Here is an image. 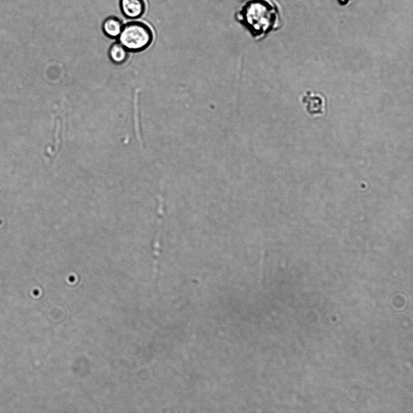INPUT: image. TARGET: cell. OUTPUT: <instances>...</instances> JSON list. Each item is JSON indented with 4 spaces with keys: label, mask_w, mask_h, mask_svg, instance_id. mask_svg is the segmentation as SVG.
Returning a JSON list of instances; mask_svg holds the SVG:
<instances>
[{
    "label": "cell",
    "mask_w": 413,
    "mask_h": 413,
    "mask_svg": "<svg viewBox=\"0 0 413 413\" xmlns=\"http://www.w3.org/2000/svg\"><path fill=\"white\" fill-rule=\"evenodd\" d=\"M128 52L127 49L119 42L113 43L108 51V56L113 64L116 65H122L127 62L128 58Z\"/></svg>",
    "instance_id": "cell-6"
},
{
    "label": "cell",
    "mask_w": 413,
    "mask_h": 413,
    "mask_svg": "<svg viewBox=\"0 0 413 413\" xmlns=\"http://www.w3.org/2000/svg\"><path fill=\"white\" fill-rule=\"evenodd\" d=\"M237 16L240 23L257 40L264 38L273 31L278 17L275 7L267 0H250Z\"/></svg>",
    "instance_id": "cell-1"
},
{
    "label": "cell",
    "mask_w": 413,
    "mask_h": 413,
    "mask_svg": "<svg viewBox=\"0 0 413 413\" xmlns=\"http://www.w3.org/2000/svg\"><path fill=\"white\" fill-rule=\"evenodd\" d=\"M326 101L320 93L308 91L303 96L302 103L311 116H321L325 113Z\"/></svg>",
    "instance_id": "cell-3"
},
{
    "label": "cell",
    "mask_w": 413,
    "mask_h": 413,
    "mask_svg": "<svg viewBox=\"0 0 413 413\" xmlns=\"http://www.w3.org/2000/svg\"><path fill=\"white\" fill-rule=\"evenodd\" d=\"M122 21L118 17L110 16L103 21L102 29L103 34L111 39L118 38L123 28Z\"/></svg>",
    "instance_id": "cell-5"
},
{
    "label": "cell",
    "mask_w": 413,
    "mask_h": 413,
    "mask_svg": "<svg viewBox=\"0 0 413 413\" xmlns=\"http://www.w3.org/2000/svg\"><path fill=\"white\" fill-rule=\"evenodd\" d=\"M350 1H351V0H338V1L340 2V4L341 5L347 4Z\"/></svg>",
    "instance_id": "cell-7"
},
{
    "label": "cell",
    "mask_w": 413,
    "mask_h": 413,
    "mask_svg": "<svg viewBox=\"0 0 413 413\" xmlns=\"http://www.w3.org/2000/svg\"><path fill=\"white\" fill-rule=\"evenodd\" d=\"M118 39L128 52L138 53L149 48L154 40V34L147 24L131 21L123 26Z\"/></svg>",
    "instance_id": "cell-2"
},
{
    "label": "cell",
    "mask_w": 413,
    "mask_h": 413,
    "mask_svg": "<svg viewBox=\"0 0 413 413\" xmlns=\"http://www.w3.org/2000/svg\"><path fill=\"white\" fill-rule=\"evenodd\" d=\"M120 6L123 16L128 19L140 18L144 14V0H120Z\"/></svg>",
    "instance_id": "cell-4"
}]
</instances>
